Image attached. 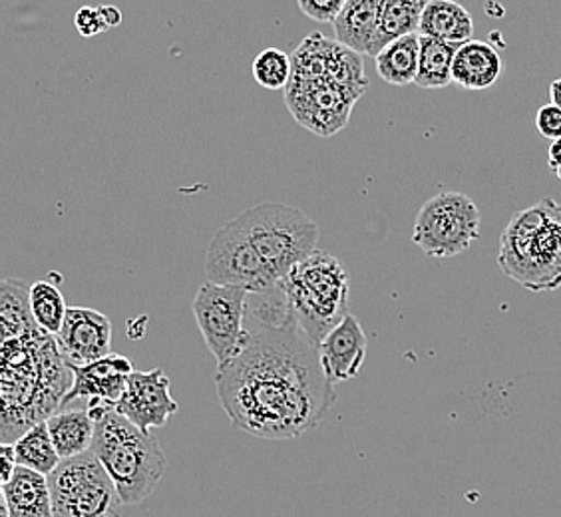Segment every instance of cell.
<instances>
[{"instance_id": "cell-1", "label": "cell", "mask_w": 561, "mask_h": 517, "mask_svg": "<svg viewBox=\"0 0 561 517\" xmlns=\"http://www.w3.org/2000/svg\"><path fill=\"white\" fill-rule=\"evenodd\" d=\"M245 329V346L216 375L233 428L265 440H291L317 428L335 406V388L319 343L305 333L280 285L249 292Z\"/></svg>"}, {"instance_id": "cell-2", "label": "cell", "mask_w": 561, "mask_h": 517, "mask_svg": "<svg viewBox=\"0 0 561 517\" xmlns=\"http://www.w3.org/2000/svg\"><path fill=\"white\" fill-rule=\"evenodd\" d=\"M497 267L531 292L561 287V205L550 197L510 219L497 245Z\"/></svg>"}, {"instance_id": "cell-3", "label": "cell", "mask_w": 561, "mask_h": 517, "mask_svg": "<svg viewBox=\"0 0 561 517\" xmlns=\"http://www.w3.org/2000/svg\"><path fill=\"white\" fill-rule=\"evenodd\" d=\"M90 450L106 468L126 506H138L148 499L168 468L158 440L116 409L98 418Z\"/></svg>"}, {"instance_id": "cell-4", "label": "cell", "mask_w": 561, "mask_h": 517, "mask_svg": "<svg viewBox=\"0 0 561 517\" xmlns=\"http://www.w3.org/2000/svg\"><path fill=\"white\" fill-rule=\"evenodd\" d=\"M280 287L305 333L321 343L348 311V277L343 263L329 251L314 249L297 263Z\"/></svg>"}, {"instance_id": "cell-5", "label": "cell", "mask_w": 561, "mask_h": 517, "mask_svg": "<svg viewBox=\"0 0 561 517\" xmlns=\"http://www.w3.org/2000/svg\"><path fill=\"white\" fill-rule=\"evenodd\" d=\"M238 221L279 280L317 249L319 226L293 205H253L239 214Z\"/></svg>"}, {"instance_id": "cell-6", "label": "cell", "mask_w": 561, "mask_h": 517, "mask_svg": "<svg viewBox=\"0 0 561 517\" xmlns=\"http://www.w3.org/2000/svg\"><path fill=\"white\" fill-rule=\"evenodd\" d=\"M48 484L55 517H122L126 506L92 450L62 460Z\"/></svg>"}, {"instance_id": "cell-7", "label": "cell", "mask_w": 561, "mask_h": 517, "mask_svg": "<svg viewBox=\"0 0 561 517\" xmlns=\"http://www.w3.org/2000/svg\"><path fill=\"white\" fill-rule=\"evenodd\" d=\"M478 205L460 192H440L422 205L412 241L431 257H456L480 239Z\"/></svg>"}, {"instance_id": "cell-8", "label": "cell", "mask_w": 561, "mask_h": 517, "mask_svg": "<svg viewBox=\"0 0 561 517\" xmlns=\"http://www.w3.org/2000/svg\"><path fill=\"white\" fill-rule=\"evenodd\" d=\"M248 289L236 285L204 283L195 292L192 311L217 367L231 363L248 341L245 313Z\"/></svg>"}, {"instance_id": "cell-9", "label": "cell", "mask_w": 561, "mask_h": 517, "mask_svg": "<svg viewBox=\"0 0 561 517\" xmlns=\"http://www.w3.org/2000/svg\"><path fill=\"white\" fill-rule=\"evenodd\" d=\"M206 277L217 285H236L249 292L275 289L280 280L263 261L238 217L227 221L207 245Z\"/></svg>"}, {"instance_id": "cell-10", "label": "cell", "mask_w": 561, "mask_h": 517, "mask_svg": "<svg viewBox=\"0 0 561 517\" xmlns=\"http://www.w3.org/2000/svg\"><path fill=\"white\" fill-rule=\"evenodd\" d=\"M285 104L295 119L317 136H331L343 129L360 92L339 87L329 78H291L285 88Z\"/></svg>"}, {"instance_id": "cell-11", "label": "cell", "mask_w": 561, "mask_h": 517, "mask_svg": "<svg viewBox=\"0 0 561 517\" xmlns=\"http://www.w3.org/2000/svg\"><path fill=\"white\" fill-rule=\"evenodd\" d=\"M114 409L141 430L150 432L163 428L180 404L173 400L170 378L162 368H151L150 372H131L128 387Z\"/></svg>"}, {"instance_id": "cell-12", "label": "cell", "mask_w": 561, "mask_h": 517, "mask_svg": "<svg viewBox=\"0 0 561 517\" xmlns=\"http://www.w3.org/2000/svg\"><path fill=\"white\" fill-rule=\"evenodd\" d=\"M56 341L72 367L90 365L112 355V323L106 314L94 309L68 307Z\"/></svg>"}, {"instance_id": "cell-13", "label": "cell", "mask_w": 561, "mask_h": 517, "mask_svg": "<svg viewBox=\"0 0 561 517\" xmlns=\"http://www.w3.org/2000/svg\"><path fill=\"white\" fill-rule=\"evenodd\" d=\"M70 368H72L75 380H72V388L62 399L60 409L68 406L76 399L100 400L116 406L119 397L128 387V378L134 372L130 358L114 355V353L90 365H82V367L70 365Z\"/></svg>"}, {"instance_id": "cell-14", "label": "cell", "mask_w": 561, "mask_h": 517, "mask_svg": "<svg viewBox=\"0 0 561 517\" xmlns=\"http://www.w3.org/2000/svg\"><path fill=\"white\" fill-rule=\"evenodd\" d=\"M319 356L329 382L339 384L355 378L367 358V334L355 314H346L319 343Z\"/></svg>"}, {"instance_id": "cell-15", "label": "cell", "mask_w": 561, "mask_h": 517, "mask_svg": "<svg viewBox=\"0 0 561 517\" xmlns=\"http://www.w3.org/2000/svg\"><path fill=\"white\" fill-rule=\"evenodd\" d=\"M0 496L9 507L11 517H55L48 475L19 466Z\"/></svg>"}, {"instance_id": "cell-16", "label": "cell", "mask_w": 561, "mask_h": 517, "mask_svg": "<svg viewBox=\"0 0 561 517\" xmlns=\"http://www.w3.org/2000/svg\"><path fill=\"white\" fill-rule=\"evenodd\" d=\"M502 74V58L492 44L468 41L454 56L453 82L465 90H486Z\"/></svg>"}, {"instance_id": "cell-17", "label": "cell", "mask_w": 561, "mask_h": 517, "mask_svg": "<svg viewBox=\"0 0 561 517\" xmlns=\"http://www.w3.org/2000/svg\"><path fill=\"white\" fill-rule=\"evenodd\" d=\"M382 4L385 0H346L343 11L333 22L336 43L345 44L358 55L370 56Z\"/></svg>"}, {"instance_id": "cell-18", "label": "cell", "mask_w": 561, "mask_h": 517, "mask_svg": "<svg viewBox=\"0 0 561 517\" xmlns=\"http://www.w3.org/2000/svg\"><path fill=\"white\" fill-rule=\"evenodd\" d=\"M419 34L444 43L465 44L474 36V19L456 0H428L422 12Z\"/></svg>"}, {"instance_id": "cell-19", "label": "cell", "mask_w": 561, "mask_h": 517, "mask_svg": "<svg viewBox=\"0 0 561 517\" xmlns=\"http://www.w3.org/2000/svg\"><path fill=\"white\" fill-rule=\"evenodd\" d=\"M46 426L56 450L62 460L75 458L88 452L94 443L96 421L84 410H56L53 416L46 418Z\"/></svg>"}, {"instance_id": "cell-20", "label": "cell", "mask_w": 561, "mask_h": 517, "mask_svg": "<svg viewBox=\"0 0 561 517\" xmlns=\"http://www.w3.org/2000/svg\"><path fill=\"white\" fill-rule=\"evenodd\" d=\"M377 72L387 84L409 87L419 74L421 62V34L402 36L387 44L377 56Z\"/></svg>"}, {"instance_id": "cell-21", "label": "cell", "mask_w": 561, "mask_h": 517, "mask_svg": "<svg viewBox=\"0 0 561 517\" xmlns=\"http://www.w3.org/2000/svg\"><path fill=\"white\" fill-rule=\"evenodd\" d=\"M426 2L428 0H385L370 56H377L392 41L419 33Z\"/></svg>"}, {"instance_id": "cell-22", "label": "cell", "mask_w": 561, "mask_h": 517, "mask_svg": "<svg viewBox=\"0 0 561 517\" xmlns=\"http://www.w3.org/2000/svg\"><path fill=\"white\" fill-rule=\"evenodd\" d=\"M38 329L31 311V287L22 280L7 279L0 285V334L2 341L19 338Z\"/></svg>"}, {"instance_id": "cell-23", "label": "cell", "mask_w": 561, "mask_h": 517, "mask_svg": "<svg viewBox=\"0 0 561 517\" xmlns=\"http://www.w3.org/2000/svg\"><path fill=\"white\" fill-rule=\"evenodd\" d=\"M460 44L444 43L421 34V62L414 84L426 90H438L454 84V56Z\"/></svg>"}, {"instance_id": "cell-24", "label": "cell", "mask_w": 561, "mask_h": 517, "mask_svg": "<svg viewBox=\"0 0 561 517\" xmlns=\"http://www.w3.org/2000/svg\"><path fill=\"white\" fill-rule=\"evenodd\" d=\"M12 444H14V453H16L19 466L31 468L34 472L50 475L62 462V458L50 438L46 421L33 424Z\"/></svg>"}, {"instance_id": "cell-25", "label": "cell", "mask_w": 561, "mask_h": 517, "mask_svg": "<svg viewBox=\"0 0 561 517\" xmlns=\"http://www.w3.org/2000/svg\"><path fill=\"white\" fill-rule=\"evenodd\" d=\"M31 311H33L36 324L46 333L58 334L65 324L66 307L65 297L55 283L50 280H36L31 285Z\"/></svg>"}, {"instance_id": "cell-26", "label": "cell", "mask_w": 561, "mask_h": 517, "mask_svg": "<svg viewBox=\"0 0 561 517\" xmlns=\"http://www.w3.org/2000/svg\"><path fill=\"white\" fill-rule=\"evenodd\" d=\"M251 72L255 82L265 90H283L289 87L293 78L291 56L279 48H265L255 56Z\"/></svg>"}, {"instance_id": "cell-27", "label": "cell", "mask_w": 561, "mask_h": 517, "mask_svg": "<svg viewBox=\"0 0 561 517\" xmlns=\"http://www.w3.org/2000/svg\"><path fill=\"white\" fill-rule=\"evenodd\" d=\"M299 11L311 21L333 24L343 11L346 0H297Z\"/></svg>"}, {"instance_id": "cell-28", "label": "cell", "mask_w": 561, "mask_h": 517, "mask_svg": "<svg viewBox=\"0 0 561 517\" xmlns=\"http://www.w3.org/2000/svg\"><path fill=\"white\" fill-rule=\"evenodd\" d=\"M536 128L546 140H560L561 138V108L556 104H546L536 114Z\"/></svg>"}, {"instance_id": "cell-29", "label": "cell", "mask_w": 561, "mask_h": 517, "mask_svg": "<svg viewBox=\"0 0 561 517\" xmlns=\"http://www.w3.org/2000/svg\"><path fill=\"white\" fill-rule=\"evenodd\" d=\"M75 24L76 31L82 34V36H87V38L106 31L98 7H82L80 11L76 12Z\"/></svg>"}, {"instance_id": "cell-30", "label": "cell", "mask_w": 561, "mask_h": 517, "mask_svg": "<svg viewBox=\"0 0 561 517\" xmlns=\"http://www.w3.org/2000/svg\"><path fill=\"white\" fill-rule=\"evenodd\" d=\"M0 466H2L0 482L7 484L12 475H14V472H16V468H19L16 453H14V444H2L0 446Z\"/></svg>"}, {"instance_id": "cell-31", "label": "cell", "mask_w": 561, "mask_h": 517, "mask_svg": "<svg viewBox=\"0 0 561 517\" xmlns=\"http://www.w3.org/2000/svg\"><path fill=\"white\" fill-rule=\"evenodd\" d=\"M98 11H100V16H102V22H104L106 31L118 26L119 22H122V12H119V9H116V7L104 4V7H98Z\"/></svg>"}, {"instance_id": "cell-32", "label": "cell", "mask_w": 561, "mask_h": 517, "mask_svg": "<svg viewBox=\"0 0 561 517\" xmlns=\"http://www.w3.org/2000/svg\"><path fill=\"white\" fill-rule=\"evenodd\" d=\"M548 165H550L551 172L556 173L561 180V138L550 143V150H548Z\"/></svg>"}, {"instance_id": "cell-33", "label": "cell", "mask_w": 561, "mask_h": 517, "mask_svg": "<svg viewBox=\"0 0 561 517\" xmlns=\"http://www.w3.org/2000/svg\"><path fill=\"white\" fill-rule=\"evenodd\" d=\"M550 100L551 104H556V106L561 108V76L556 78L550 84Z\"/></svg>"}, {"instance_id": "cell-34", "label": "cell", "mask_w": 561, "mask_h": 517, "mask_svg": "<svg viewBox=\"0 0 561 517\" xmlns=\"http://www.w3.org/2000/svg\"><path fill=\"white\" fill-rule=\"evenodd\" d=\"M0 517H11V514H9V507L4 504L2 496H0Z\"/></svg>"}]
</instances>
